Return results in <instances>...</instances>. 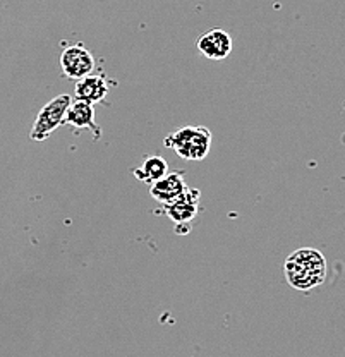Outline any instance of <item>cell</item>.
I'll return each mask as SVG.
<instances>
[{
	"label": "cell",
	"mask_w": 345,
	"mask_h": 357,
	"mask_svg": "<svg viewBox=\"0 0 345 357\" xmlns=\"http://www.w3.org/2000/svg\"><path fill=\"white\" fill-rule=\"evenodd\" d=\"M185 191H187V184L184 182L183 172H170L169 176L155 182L150 188L151 198L160 201L163 204H169L181 198Z\"/></svg>",
	"instance_id": "8"
},
{
	"label": "cell",
	"mask_w": 345,
	"mask_h": 357,
	"mask_svg": "<svg viewBox=\"0 0 345 357\" xmlns=\"http://www.w3.org/2000/svg\"><path fill=\"white\" fill-rule=\"evenodd\" d=\"M61 69L69 79L81 81L91 76L93 69H95V59L84 45H69L61 54Z\"/></svg>",
	"instance_id": "4"
},
{
	"label": "cell",
	"mask_w": 345,
	"mask_h": 357,
	"mask_svg": "<svg viewBox=\"0 0 345 357\" xmlns=\"http://www.w3.org/2000/svg\"><path fill=\"white\" fill-rule=\"evenodd\" d=\"M285 278L296 290H311L326 278V259L313 248H302L292 252L285 261Z\"/></svg>",
	"instance_id": "1"
},
{
	"label": "cell",
	"mask_w": 345,
	"mask_h": 357,
	"mask_svg": "<svg viewBox=\"0 0 345 357\" xmlns=\"http://www.w3.org/2000/svg\"><path fill=\"white\" fill-rule=\"evenodd\" d=\"M70 105H72V98L69 95H59L50 100L36 115L29 137L33 141H45L52 132L66 124Z\"/></svg>",
	"instance_id": "3"
},
{
	"label": "cell",
	"mask_w": 345,
	"mask_h": 357,
	"mask_svg": "<svg viewBox=\"0 0 345 357\" xmlns=\"http://www.w3.org/2000/svg\"><path fill=\"white\" fill-rule=\"evenodd\" d=\"M66 124H69L74 129H90L95 139H100V136H102V129L95 122V109H93L90 103L72 102L68 112Z\"/></svg>",
	"instance_id": "9"
},
{
	"label": "cell",
	"mask_w": 345,
	"mask_h": 357,
	"mask_svg": "<svg viewBox=\"0 0 345 357\" xmlns=\"http://www.w3.org/2000/svg\"><path fill=\"white\" fill-rule=\"evenodd\" d=\"M198 50L210 61H224L232 52V36L225 29L215 28L196 42Z\"/></svg>",
	"instance_id": "5"
},
{
	"label": "cell",
	"mask_w": 345,
	"mask_h": 357,
	"mask_svg": "<svg viewBox=\"0 0 345 357\" xmlns=\"http://www.w3.org/2000/svg\"><path fill=\"white\" fill-rule=\"evenodd\" d=\"M109 83L105 74H91V76L84 77V79L77 81L76 89H74V98L76 102H84L95 105L105 100L109 95Z\"/></svg>",
	"instance_id": "7"
},
{
	"label": "cell",
	"mask_w": 345,
	"mask_h": 357,
	"mask_svg": "<svg viewBox=\"0 0 345 357\" xmlns=\"http://www.w3.org/2000/svg\"><path fill=\"white\" fill-rule=\"evenodd\" d=\"M199 198H201L199 189L187 188V191H185L181 198L165 204L163 210H165L167 217H169L170 220L176 222L177 225H184V223H189L196 215H198Z\"/></svg>",
	"instance_id": "6"
},
{
	"label": "cell",
	"mask_w": 345,
	"mask_h": 357,
	"mask_svg": "<svg viewBox=\"0 0 345 357\" xmlns=\"http://www.w3.org/2000/svg\"><path fill=\"white\" fill-rule=\"evenodd\" d=\"M163 144L176 151L181 158L189 160V162H199V160H205L210 153L211 131L205 126H187V128L169 134Z\"/></svg>",
	"instance_id": "2"
},
{
	"label": "cell",
	"mask_w": 345,
	"mask_h": 357,
	"mask_svg": "<svg viewBox=\"0 0 345 357\" xmlns=\"http://www.w3.org/2000/svg\"><path fill=\"white\" fill-rule=\"evenodd\" d=\"M169 163L162 156H148L143 163L135 170V177L144 184L153 185L155 182L162 181L163 177L169 176Z\"/></svg>",
	"instance_id": "10"
}]
</instances>
